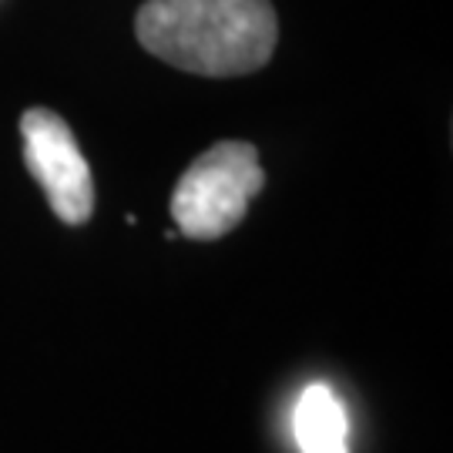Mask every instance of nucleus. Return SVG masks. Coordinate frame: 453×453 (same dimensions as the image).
Listing matches in <instances>:
<instances>
[{"label": "nucleus", "mask_w": 453, "mask_h": 453, "mask_svg": "<svg viewBox=\"0 0 453 453\" xmlns=\"http://www.w3.org/2000/svg\"><path fill=\"white\" fill-rule=\"evenodd\" d=\"M138 44L202 78H239L269 65L279 41L273 0H145Z\"/></svg>", "instance_id": "1"}, {"label": "nucleus", "mask_w": 453, "mask_h": 453, "mask_svg": "<svg viewBox=\"0 0 453 453\" xmlns=\"http://www.w3.org/2000/svg\"><path fill=\"white\" fill-rule=\"evenodd\" d=\"M265 172L259 151L249 142H219L198 155L172 192L175 232L185 239H222L245 219L252 198L262 192Z\"/></svg>", "instance_id": "2"}, {"label": "nucleus", "mask_w": 453, "mask_h": 453, "mask_svg": "<svg viewBox=\"0 0 453 453\" xmlns=\"http://www.w3.org/2000/svg\"><path fill=\"white\" fill-rule=\"evenodd\" d=\"M24 162L65 226H84L95 211V179L74 131L61 114L27 108L20 118Z\"/></svg>", "instance_id": "3"}, {"label": "nucleus", "mask_w": 453, "mask_h": 453, "mask_svg": "<svg viewBox=\"0 0 453 453\" xmlns=\"http://www.w3.org/2000/svg\"><path fill=\"white\" fill-rule=\"evenodd\" d=\"M296 440L303 453H349V426L340 396L329 387H309L296 403Z\"/></svg>", "instance_id": "4"}]
</instances>
